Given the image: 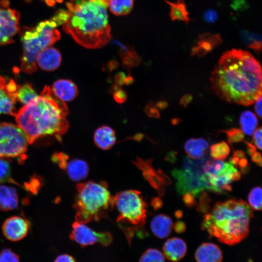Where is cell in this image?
I'll return each instance as SVG.
<instances>
[{
	"label": "cell",
	"instance_id": "obj_26",
	"mask_svg": "<svg viewBox=\"0 0 262 262\" xmlns=\"http://www.w3.org/2000/svg\"><path fill=\"white\" fill-rule=\"evenodd\" d=\"M164 1L170 6L169 16L172 21L179 20L184 22L186 25L189 24L192 19L189 17L184 0H177L175 2L167 0Z\"/></svg>",
	"mask_w": 262,
	"mask_h": 262
},
{
	"label": "cell",
	"instance_id": "obj_56",
	"mask_svg": "<svg viewBox=\"0 0 262 262\" xmlns=\"http://www.w3.org/2000/svg\"><path fill=\"white\" fill-rule=\"evenodd\" d=\"M174 215L177 219H180L183 216V212L181 210H178L175 211Z\"/></svg>",
	"mask_w": 262,
	"mask_h": 262
},
{
	"label": "cell",
	"instance_id": "obj_35",
	"mask_svg": "<svg viewBox=\"0 0 262 262\" xmlns=\"http://www.w3.org/2000/svg\"><path fill=\"white\" fill-rule=\"evenodd\" d=\"M198 202L196 203L197 211L204 214L209 213L211 199L206 191H203L199 195Z\"/></svg>",
	"mask_w": 262,
	"mask_h": 262
},
{
	"label": "cell",
	"instance_id": "obj_31",
	"mask_svg": "<svg viewBox=\"0 0 262 262\" xmlns=\"http://www.w3.org/2000/svg\"><path fill=\"white\" fill-rule=\"evenodd\" d=\"M230 152V147L225 141L212 145L210 147V154L213 159L217 160L226 159Z\"/></svg>",
	"mask_w": 262,
	"mask_h": 262
},
{
	"label": "cell",
	"instance_id": "obj_44",
	"mask_svg": "<svg viewBox=\"0 0 262 262\" xmlns=\"http://www.w3.org/2000/svg\"><path fill=\"white\" fill-rule=\"evenodd\" d=\"M173 228L175 231L178 233H182L186 230L185 224L181 221L176 222L173 226Z\"/></svg>",
	"mask_w": 262,
	"mask_h": 262
},
{
	"label": "cell",
	"instance_id": "obj_52",
	"mask_svg": "<svg viewBox=\"0 0 262 262\" xmlns=\"http://www.w3.org/2000/svg\"><path fill=\"white\" fill-rule=\"evenodd\" d=\"M248 165V164L247 160L245 157V158H241L239 160L237 167H239V169H240V168L245 167Z\"/></svg>",
	"mask_w": 262,
	"mask_h": 262
},
{
	"label": "cell",
	"instance_id": "obj_15",
	"mask_svg": "<svg viewBox=\"0 0 262 262\" xmlns=\"http://www.w3.org/2000/svg\"><path fill=\"white\" fill-rule=\"evenodd\" d=\"M30 226L29 221L25 218L19 216H14L6 219L2 225V231L7 240L16 242L26 236Z\"/></svg>",
	"mask_w": 262,
	"mask_h": 262
},
{
	"label": "cell",
	"instance_id": "obj_19",
	"mask_svg": "<svg viewBox=\"0 0 262 262\" xmlns=\"http://www.w3.org/2000/svg\"><path fill=\"white\" fill-rule=\"evenodd\" d=\"M62 61L60 52L53 47H49L38 55L36 62L39 66L47 71H53L60 66Z\"/></svg>",
	"mask_w": 262,
	"mask_h": 262
},
{
	"label": "cell",
	"instance_id": "obj_51",
	"mask_svg": "<svg viewBox=\"0 0 262 262\" xmlns=\"http://www.w3.org/2000/svg\"><path fill=\"white\" fill-rule=\"evenodd\" d=\"M177 153L175 151H171L168 153L165 157V160L172 164L174 163L177 160Z\"/></svg>",
	"mask_w": 262,
	"mask_h": 262
},
{
	"label": "cell",
	"instance_id": "obj_33",
	"mask_svg": "<svg viewBox=\"0 0 262 262\" xmlns=\"http://www.w3.org/2000/svg\"><path fill=\"white\" fill-rule=\"evenodd\" d=\"M262 190L261 187L253 188L249 193L248 201L251 208L256 211L262 210Z\"/></svg>",
	"mask_w": 262,
	"mask_h": 262
},
{
	"label": "cell",
	"instance_id": "obj_43",
	"mask_svg": "<svg viewBox=\"0 0 262 262\" xmlns=\"http://www.w3.org/2000/svg\"><path fill=\"white\" fill-rule=\"evenodd\" d=\"M54 262H76L74 258L67 254H63L59 255Z\"/></svg>",
	"mask_w": 262,
	"mask_h": 262
},
{
	"label": "cell",
	"instance_id": "obj_13",
	"mask_svg": "<svg viewBox=\"0 0 262 262\" xmlns=\"http://www.w3.org/2000/svg\"><path fill=\"white\" fill-rule=\"evenodd\" d=\"M17 87V85L12 79L0 76V115H16Z\"/></svg>",
	"mask_w": 262,
	"mask_h": 262
},
{
	"label": "cell",
	"instance_id": "obj_40",
	"mask_svg": "<svg viewBox=\"0 0 262 262\" xmlns=\"http://www.w3.org/2000/svg\"><path fill=\"white\" fill-rule=\"evenodd\" d=\"M262 127L258 128L253 132V139L256 147L259 149H262Z\"/></svg>",
	"mask_w": 262,
	"mask_h": 262
},
{
	"label": "cell",
	"instance_id": "obj_45",
	"mask_svg": "<svg viewBox=\"0 0 262 262\" xmlns=\"http://www.w3.org/2000/svg\"><path fill=\"white\" fill-rule=\"evenodd\" d=\"M193 97L190 94L184 95L180 98V105L183 107H186L192 100Z\"/></svg>",
	"mask_w": 262,
	"mask_h": 262
},
{
	"label": "cell",
	"instance_id": "obj_17",
	"mask_svg": "<svg viewBox=\"0 0 262 262\" xmlns=\"http://www.w3.org/2000/svg\"><path fill=\"white\" fill-rule=\"evenodd\" d=\"M187 251L185 241L179 237L168 239L163 247V253L167 260L176 262L182 259Z\"/></svg>",
	"mask_w": 262,
	"mask_h": 262
},
{
	"label": "cell",
	"instance_id": "obj_48",
	"mask_svg": "<svg viewBox=\"0 0 262 262\" xmlns=\"http://www.w3.org/2000/svg\"><path fill=\"white\" fill-rule=\"evenodd\" d=\"M151 206L155 210H158L163 206V201L159 197H154L151 201Z\"/></svg>",
	"mask_w": 262,
	"mask_h": 262
},
{
	"label": "cell",
	"instance_id": "obj_37",
	"mask_svg": "<svg viewBox=\"0 0 262 262\" xmlns=\"http://www.w3.org/2000/svg\"><path fill=\"white\" fill-rule=\"evenodd\" d=\"M0 262H20L19 256L10 248H4L0 252Z\"/></svg>",
	"mask_w": 262,
	"mask_h": 262
},
{
	"label": "cell",
	"instance_id": "obj_28",
	"mask_svg": "<svg viewBox=\"0 0 262 262\" xmlns=\"http://www.w3.org/2000/svg\"><path fill=\"white\" fill-rule=\"evenodd\" d=\"M239 34L243 43L248 48L253 49L257 53L261 52L262 50L261 34L243 30L240 31Z\"/></svg>",
	"mask_w": 262,
	"mask_h": 262
},
{
	"label": "cell",
	"instance_id": "obj_3",
	"mask_svg": "<svg viewBox=\"0 0 262 262\" xmlns=\"http://www.w3.org/2000/svg\"><path fill=\"white\" fill-rule=\"evenodd\" d=\"M107 0H69L66 3L68 17L63 30L81 46L96 49L112 39L108 22Z\"/></svg>",
	"mask_w": 262,
	"mask_h": 262
},
{
	"label": "cell",
	"instance_id": "obj_10",
	"mask_svg": "<svg viewBox=\"0 0 262 262\" xmlns=\"http://www.w3.org/2000/svg\"><path fill=\"white\" fill-rule=\"evenodd\" d=\"M200 159L193 160L185 157L181 168H175L171 173L176 180L177 191L181 195L192 193L197 197L203 191L199 181Z\"/></svg>",
	"mask_w": 262,
	"mask_h": 262
},
{
	"label": "cell",
	"instance_id": "obj_38",
	"mask_svg": "<svg viewBox=\"0 0 262 262\" xmlns=\"http://www.w3.org/2000/svg\"><path fill=\"white\" fill-rule=\"evenodd\" d=\"M52 160L53 162L57 164L61 168L65 169L68 156L63 152L55 153L53 155Z\"/></svg>",
	"mask_w": 262,
	"mask_h": 262
},
{
	"label": "cell",
	"instance_id": "obj_16",
	"mask_svg": "<svg viewBox=\"0 0 262 262\" xmlns=\"http://www.w3.org/2000/svg\"><path fill=\"white\" fill-rule=\"evenodd\" d=\"M220 34L205 33L198 36L196 45L193 47L191 52L192 56L203 57L222 43Z\"/></svg>",
	"mask_w": 262,
	"mask_h": 262
},
{
	"label": "cell",
	"instance_id": "obj_36",
	"mask_svg": "<svg viewBox=\"0 0 262 262\" xmlns=\"http://www.w3.org/2000/svg\"><path fill=\"white\" fill-rule=\"evenodd\" d=\"M221 131L226 133L228 142L229 144L240 142L244 140V133L239 129L231 128L229 130H222Z\"/></svg>",
	"mask_w": 262,
	"mask_h": 262
},
{
	"label": "cell",
	"instance_id": "obj_29",
	"mask_svg": "<svg viewBox=\"0 0 262 262\" xmlns=\"http://www.w3.org/2000/svg\"><path fill=\"white\" fill-rule=\"evenodd\" d=\"M133 3L134 0H108V7L114 15L124 16L131 12Z\"/></svg>",
	"mask_w": 262,
	"mask_h": 262
},
{
	"label": "cell",
	"instance_id": "obj_34",
	"mask_svg": "<svg viewBox=\"0 0 262 262\" xmlns=\"http://www.w3.org/2000/svg\"><path fill=\"white\" fill-rule=\"evenodd\" d=\"M12 182L18 184L12 178L11 175V167L9 163L0 158V183Z\"/></svg>",
	"mask_w": 262,
	"mask_h": 262
},
{
	"label": "cell",
	"instance_id": "obj_47",
	"mask_svg": "<svg viewBox=\"0 0 262 262\" xmlns=\"http://www.w3.org/2000/svg\"><path fill=\"white\" fill-rule=\"evenodd\" d=\"M147 113L150 116L159 117V111L153 105L150 104L147 107Z\"/></svg>",
	"mask_w": 262,
	"mask_h": 262
},
{
	"label": "cell",
	"instance_id": "obj_27",
	"mask_svg": "<svg viewBox=\"0 0 262 262\" xmlns=\"http://www.w3.org/2000/svg\"><path fill=\"white\" fill-rule=\"evenodd\" d=\"M241 130L244 133L252 135L256 130L258 121L256 115L250 111H245L242 113L239 119Z\"/></svg>",
	"mask_w": 262,
	"mask_h": 262
},
{
	"label": "cell",
	"instance_id": "obj_5",
	"mask_svg": "<svg viewBox=\"0 0 262 262\" xmlns=\"http://www.w3.org/2000/svg\"><path fill=\"white\" fill-rule=\"evenodd\" d=\"M67 17L66 10L60 9L51 18L24 31L21 37L23 47L22 71L32 74L36 71L38 54L60 39V33L56 28L63 25Z\"/></svg>",
	"mask_w": 262,
	"mask_h": 262
},
{
	"label": "cell",
	"instance_id": "obj_22",
	"mask_svg": "<svg viewBox=\"0 0 262 262\" xmlns=\"http://www.w3.org/2000/svg\"><path fill=\"white\" fill-rule=\"evenodd\" d=\"M93 138L96 146L103 150L110 149L116 142L115 131L106 125L99 127L96 130Z\"/></svg>",
	"mask_w": 262,
	"mask_h": 262
},
{
	"label": "cell",
	"instance_id": "obj_8",
	"mask_svg": "<svg viewBox=\"0 0 262 262\" xmlns=\"http://www.w3.org/2000/svg\"><path fill=\"white\" fill-rule=\"evenodd\" d=\"M237 170L229 162L203 157L199 174L203 190H207L217 194L231 191L230 183L233 181V174Z\"/></svg>",
	"mask_w": 262,
	"mask_h": 262
},
{
	"label": "cell",
	"instance_id": "obj_20",
	"mask_svg": "<svg viewBox=\"0 0 262 262\" xmlns=\"http://www.w3.org/2000/svg\"><path fill=\"white\" fill-rule=\"evenodd\" d=\"M51 90L54 95L64 102L73 100L78 94L77 85L73 82L67 79L56 81Z\"/></svg>",
	"mask_w": 262,
	"mask_h": 262
},
{
	"label": "cell",
	"instance_id": "obj_42",
	"mask_svg": "<svg viewBox=\"0 0 262 262\" xmlns=\"http://www.w3.org/2000/svg\"><path fill=\"white\" fill-rule=\"evenodd\" d=\"M114 98L115 101L121 103L126 101L127 99V95L123 90L119 89L114 93Z\"/></svg>",
	"mask_w": 262,
	"mask_h": 262
},
{
	"label": "cell",
	"instance_id": "obj_1",
	"mask_svg": "<svg viewBox=\"0 0 262 262\" xmlns=\"http://www.w3.org/2000/svg\"><path fill=\"white\" fill-rule=\"evenodd\" d=\"M210 81L215 94L229 103L248 106L262 96V68L249 52L232 49L224 52Z\"/></svg>",
	"mask_w": 262,
	"mask_h": 262
},
{
	"label": "cell",
	"instance_id": "obj_55",
	"mask_svg": "<svg viewBox=\"0 0 262 262\" xmlns=\"http://www.w3.org/2000/svg\"><path fill=\"white\" fill-rule=\"evenodd\" d=\"M233 155L237 156L240 159L245 157V153L241 150H237L234 151Z\"/></svg>",
	"mask_w": 262,
	"mask_h": 262
},
{
	"label": "cell",
	"instance_id": "obj_2",
	"mask_svg": "<svg viewBox=\"0 0 262 262\" xmlns=\"http://www.w3.org/2000/svg\"><path fill=\"white\" fill-rule=\"evenodd\" d=\"M68 108L51 88L45 86L40 94L16 115L17 125L26 134L29 143L46 135H55L58 139L69 128L66 119Z\"/></svg>",
	"mask_w": 262,
	"mask_h": 262
},
{
	"label": "cell",
	"instance_id": "obj_9",
	"mask_svg": "<svg viewBox=\"0 0 262 262\" xmlns=\"http://www.w3.org/2000/svg\"><path fill=\"white\" fill-rule=\"evenodd\" d=\"M29 144L25 132L15 124L0 123V158L20 157Z\"/></svg>",
	"mask_w": 262,
	"mask_h": 262
},
{
	"label": "cell",
	"instance_id": "obj_11",
	"mask_svg": "<svg viewBox=\"0 0 262 262\" xmlns=\"http://www.w3.org/2000/svg\"><path fill=\"white\" fill-rule=\"evenodd\" d=\"M19 19V13L9 7L8 0L0 1V45L13 42L20 30Z\"/></svg>",
	"mask_w": 262,
	"mask_h": 262
},
{
	"label": "cell",
	"instance_id": "obj_23",
	"mask_svg": "<svg viewBox=\"0 0 262 262\" xmlns=\"http://www.w3.org/2000/svg\"><path fill=\"white\" fill-rule=\"evenodd\" d=\"M65 170H66L71 180L79 182L87 177L89 168L88 164L84 160L74 159L67 162Z\"/></svg>",
	"mask_w": 262,
	"mask_h": 262
},
{
	"label": "cell",
	"instance_id": "obj_50",
	"mask_svg": "<svg viewBox=\"0 0 262 262\" xmlns=\"http://www.w3.org/2000/svg\"><path fill=\"white\" fill-rule=\"evenodd\" d=\"M245 143L246 145L247 153L249 156H251L255 152H256L255 146L247 141H245Z\"/></svg>",
	"mask_w": 262,
	"mask_h": 262
},
{
	"label": "cell",
	"instance_id": "obj_32",
	"mask_svg": "<svg viewBox=\"0 0 262 262\" xmlns=\"http://www.w3.org/2000/svg\"><path fill=\"white\" fill-rule=\"evenodd\" d=\"M139 262H165V257L159 250L148 248L143 253Z\"/></svg>",
	"mask_w": 262,
	"mask_h": 262
},
{
	"label": "cell",
	"instance_id": "obj_21",
	"mask_svg": "<svg viewBox=\"0 0 262 262\" xmlns=\"http://www.w3.org/2000/svg\"><path fill=\"white\" fill-rule=\"evenodd\" d=\"M173 226L170 217L164 214L154 216L150 225V229L154 235L160 239L167 237L172 232Z\"/></svg>",
	"mask_w": 262,
	"mask_h": 262
},
{
	"label": "cell",
	"instance_id": "obj_4",
	"mask_svg": "<svg viewBox=\"0 0 262 262\" xmlns=\"http://www.w3.org/2000/svg\"><path fill=\"white\" fill-rule=\"evenodd\" d=\"M253 209L242 199L217 202L212 212L204 215L201 229L210 237L229 246L238 244L248 235Z\"/></svg>",
	"mask_w": 262,
	"mask_h": 262
},
{
	"label": "cell",
	"instance_id": "obj_6",
	"mask_svg": "<svg viewBox=\"0 0 262 262\" xmlns=\"http://www.w3.org/2000/svg\"><path fill=\"white\" fill-rule=\"evenodd\" d=\"M77 193L73 207L76 222L86 224L107 217L113 209L114 196L104 181H88L76 185Z\"/></svg>",
	"mask_w": 262,
	"mask_h": 262
},
{
	"label": "cell",
	"instance_id": "obj_30",
	"mask_svg": "<svg viewBox=\"0 0 262 262\" xmlns=\"http://www.w3.org/2000/svg\"><path fill=\"white\" fill-rule=\"evenodd\" d=\"M17 100L24 105L38 96L32 86L29 84H25L21 86H17L16 90Z\"/></svg>",
	"mask_w": 262,
	"mask_h": 262
},
{
	"label": "cell",
	"instance_id": "obj_46",
	"mask_svg": "<svg viewBox=\"0 0 262 262\" xmlns=\"http://www.w3.org/2000/svg\"><path fill=\"white\" fill-rule=\"evenodd\" d=\"M254 109L257 115L262 119V96L258 98L255 101Z\"/></svg>",
	"mask_w": 262,
	"mask_h": 262
},
{
	"label": "cell",
	"instance_id": "obj_57",
	"mask_svg": "<svg viewBox=\"0 0 262 262\" xmlns=\"http://www.w3.org/2000/svg\"><path fill=\"white\" fill-rule=\"evenodd\" d=\"M180 121V120L178 118H174L172 120V124L173 125H176Z\"/></svg>",
	"mask_w": 262,
	"mask_h": 262
},
{
	"label": "cell",
	"instance_id": "obj_14",
	"mask_svg": "<svg viewBox=\"0 0 262 262\" xmlns=\"http://www.w3.org/2000/svg\"><path fill=\"white\" fill-rule=\"evenodd\" d=\"M139 161L136 163L142 170L145 179L160 196L163 195L164 194L165 186L171 184V181L168 177L161 170H155L152 167L149 160Z\"/></svg>",
	"mask_w": 262,
	"mask_h": 262
},
{
	"label": "cell",
	"instance_id": "obj_41",
	"mask_svg": "<svg viewBox=\"0 0 262 262\" xmlns=\"http://www.w3.org/2000/svg\"><path fill=\"white\" fill-rule=\"evenodd\" d=\"M183 196V201L185 206L188 207H192L196 205V201L195 199V196L191 193H186Z\"/></svg>",
	"mask_w": 262,
	"mask_h": 262
},
{
	"label": "cell",
	"instance_id": "obj_12",
	"mask_svg": "<svg viewBox=\"0 0 262 262\" xmlns=\"http://www.w3.org/2000/svg\"><path fill=\"white\" fill-rule=\"evenodd\" d=\"M72 230L69 238L79 244L82 247L99 243L107 246L113 241L111 233L107 231L97 232L85 225L75 221L72 225Z\"/></svg>",
	"mask_w": 262,
	"mask_h": 262
},
{
	"label": "cell",
	"instance_id": "obj_39",
	"mask_svg": "<svg viewBox=\"0 0 262 262\" xmlns=\"http://www.w3.org/2000/svg\"><path fill=\"white\" fill-rule=\"evenodd\" d=\"M204 19L209 23H213L215 22L218 18L217 13L213 9H207L204 13Z\"/></svg>",
	"mask_w": 262,
	"mask_h": 262
},
{
	"label": "cell",
	"instance_id": "obj_25",
	"mask_svg": "<svg viewBox=\"0 0 262 262\" xmlns=\"http://www.w3.org/2000/svg\"><path fill=\"white\" fill-rule=\"evenodd\" d=\"M18 197L16 189L13 187L0 185V210L8 211L16 208Z\"/></svg>",
	"mask_w": 262,
	"mask_h": 262
},
{
	"label": "cell",
	"instance_id": "obj_7",
	"mask_svg": "<svg viewBox=\"0 0 262 262\" xmlns=\"http://www.w3.org/2000/svg\"><path fill=\"white\" fill-rule=\"evenodd\" d=\"M114 204L118 213L116 222L130 243L134 231L142 229L145 224L147 203L139 191L127 190L114 196Z\"/></svg>",
	"mask_w": 262,
	"mask_h": 262
},
{
	"label": "cell",
	"instance_id": "obj_49",
	"mask_svg": "<svg viewBox=\"0 0 262 262\" xmlns=\"http://www.w3.org/2000/svg\"><path fill=\"white\" fill-rule=\"evenodd\" d=\"M251 160L256 163L258 165L261 167L262 164L261 154L259 152H255L251 156Z\"/></svg>",
	"mask_w": 262,
	"mask_h": 262
},
{
	"label": "cell",
	"instance_id": "obj_54",
	"mask_svg": "<svg viewBox=\"0 0 262 262\" xmlns=\"http://www.w3.org/2000/svg\"><path fill=\"white\" fill-rule=\"evenodd\" d=\"M156 106L159 109H163L168 106V104L165 101H160L157 103Z\"/></svg>",
	"mask_w": 262,
	"mask_h": 262
},
{
	"label": "cell",
	"instance_id": "obj_58",
	"mask_svg": "<svg viewBox=\"0 0 262 262\" xmlns=\"http://www.w3.org/2000/svg\"></svg>",
	"mask_w": 262,
	"mask_h": 262
},
{
	"label": "cell",
	"instance_id": "obj_53",
	"mask_svg": "<svg viewBox=\"0 0 262 262\" xmlns=\"http://www.w3.org/2000/svg\"><path fill=\"white\" fill-rule=\"evenodd\" d=\"M49 6H53L56 3H60L63 0H43Z\"/></svg>",
	"mask_w": 262,
	"mask_h": 262
},
{
	"label": "cell",
	"instance_id": "obj_18",
	"mask_svg": "<svg viewBox=\"0 0 262 262\" xmlns=\"http://www.w3.org/2000/svg\"><path fill=\"white\" fill-rule=\"evenodd\" d=\"M195 258L196 262H222L223 254L217 245L204 243L196 248Z\"/></svg>",
	"mask_w": 262,
	"mask_h": 262
},
{
	"label": "cell",
	"instance_id": "obj_24",
	"mask_svg": "<svg viewBox=\"0 0 262 262\" xmlns=\"http://www.w3.org/2000/svg\"><path fill=\"white\" fill-rule=\"evenodd\" d=\"M209 147L207 141L202 138H191L185 143L184 150L189 157L199 160L206 155Z\"/></svg>",
	"mask_w": 262,
	"mask_h": 262
}]
</instances>
